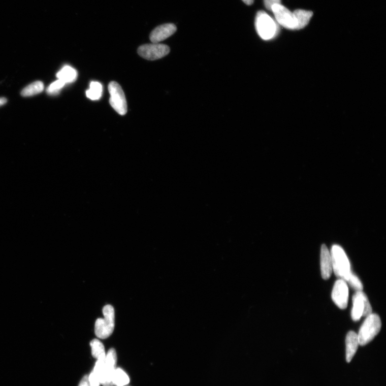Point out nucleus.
<instances>
[{"instance_id": "nucleus-1", "label": "nucleus", "mask_w": 386, "mask_h": 386, "mask_svg": "<svg viewBox=\"0 0 386 386\" xmlns=\"http://www.w3.org/2000/svg\"><path fill=\"white\" fill-rule=\"evenodd\" d=\"M332 268L335 275L346 282L351 273L350 264L343 249L339 245H334L331 254Z\"/></svg>"}, {"instance_id": "nucleus-2", "label": "nucleus", "mask_w": 386, "mask_h": 386, "mask_svg": "<svg viewBox=\"0 0 386 386\" xmlns=\"http://www.w3.org/2000/svg\"><path fill=\"white\" fill-rule=\"evenodd\" d=\"M104 317L99 318L95 323V334L100 339H105L112 335L115 327V312L113 307L107 305L104 307Z\"/></svg>"}, {"instance_id": "nucleus-3", "label": "nucleus", "mask_w": 386, "mask_h": 386, "mask_svg": "<svg viewBox=\"0 0 386 386\" xmlns=\"http://www.w3.org/2000/svg\"><path fill=\"white\" fill-rule=\"evenodd\" d=\"M381 321L379 316L372 313L366 317L358 334L360 345L364 346L372 341L380 332Z\"/></svg>"}, {"instance_id": "nucleus-4", "label": "nucleus", "mask_w": 386, "mask_h": 386, "mask_svg": "<svg viewBox=\"0 0 386 386\" xmlns=\"http://www.w3.org/2000/svg\"><path fill=\"white\" fill-rule=\"evenodd\" d=\"M255 27L260 37L266 41L272 40L278 33V28L274 19L264 11L257 13Z\"/></svg>"}, {"instance_id": "nucleus-5", "label": "nucleus", "mask_w": 386, "mask_h": 386, "mask_svg": "<svg viewBox=\"0 0 386 386\" xmlns=\"http://www.w3.org/2000/svg\"><path fill=\"white\" fill-rule=\"evenodd\" d=\"M109 91L110 104L113 109L121 115L126 114L127 104L121 86L117 82H111L109 84Z\"/></svg>"}, {"instance_id": "nucleus-6", "label": "nucleus", "mask_w": 386, "mask_h": 386, "mask_svg": "<svg viewBox=\"0 0 386 386\" xmlns=\"http://www.w3.org/2000/svg\"><path fill=\"white\" fill-rule=\"evenodd\" d=\"M170 51V47L164 44L152 43L140 46L138 53L140 56L148 60H156L167 55Z\"/></svg>"}, {"instance_id": "nucleus-7", "label": "nucleus", "mask_w": 386, "mask_h": 386, "mask_svg": "<svg viewBox=\"0 0 386 386\" xmlns=\"http://www.w3.org/2000/svg\"><path fill=\"white\" fill-rule=\"evenodd\" d=\"M272 12L274 13L277 23L289 30H297V23L293 12L281 4L272 7Z\"/></svg>"}, {"instance_id": "nucleus-8", "label": "nucleus", "mask_w": 386, "mask_h": 386, "mask_svg": "<svg viewBox=\"0 0 386 386\" xmlns=\"http://www.w3.org/2000/svg\"><path fill=\"white\" fill-rule=\"evenodd\" d=\"M334 303L342 310L347 307L349 299V288L343 279H338L335 282L332 294Z\"/></svg>"}, {"instance_id": "nucleus-9", "label": "nucleus", "mask_w": 386, "mask_h": 386, "mask_svg": "<svg viewBox=\"0 0 386 386\" xmlns=\"http://www.w3.org/2000/svg\"><path fill=\"white\" fill-rule=\"evenodd\" d=\"M117 356L114 349H111L106 355L104 360L105 376L102 383L103 386H114L113 375L117 366Z\"/></svg>"}, {"instance_id": "nucleus-10", "label": "nucleus", "mask_w": 386, "mask_h": 386, "mask_svg": "<svg viewBox=\"0 0 386 386\" xmlns=\"http://www.w3.org/2000/svg\"><path fill=\"white\" fill-rule=\"evenodd\" d=\"M177 31L176 26L172 23L164 24L154 29L150 35L152 43H159L169 38Z\"/></svg>"}, {"instance_id": "nucleus-11", "label": "nucleus", "mask_w": 386, "mask_h": 386, "mask_svg": "<svg viewBox=\"0 0 386 386\" xmlns=\"http://www.w3.org/2000/svg\"><path fill=\"white\" fill-rule=\"evenodd\" d=\"M321 271L323 279H329L332 274L333 268L331 255L329 250L325 245L321 249Z\"/></svg>"}, {"instance_id": "nucleus-12", "label": "nucleus", "mask_w": 386, "mask_h": 386, "mask_svg": "<svg viewBox=\"0 0 386 386\" xmlns=\"http://www.w3.org/2000/svg\"><path fill=\"white\" fill-rule=\"evenodd\" d=\"M346 360L350 363L355 356L360 344L358 334L353 331L347 333L346 340Z\"/></svg>"}, {"instance_id": "nucleus-13", "label": "nucleus", "mask_w": 386, "mask_h": 386, "mask_svg": "<svg viewBox=\"0 0 386 386\" xmlns=\"http://www.w3.org/2000/svg\"><path fill=\"white\" fill-rule=\"evenodd\" d=\"M365 294L361 292H356L352 298L353 307L351 312V317L355 321L360 320L364 312Z\"/></svg>"}, {"instance_id": "nucleus-14", "label": "nucleus", "mask_w": 386, "mask_h": 386, "mask_svg": "<svg viewBox=\"0 0 386 386\" xmlns=\"http://www.w3.org/2000/svg\"><path fill=\"white\" fill-rule=\"evenodd\" d=\"M293 13L297 23V30H300L306 26L313 15L312 12L302 9H297Z\"/></svg>"}, {"instance_id": "nucleus-15", "label": "nucleus", "mask_w": 386, "mask_h": 386, "mask_svg": "<svg viewBox=\"0 0 386 386\" xmlns=\"http://www.w3.org/2000/svg\"><path fill=\"white\" fill-rule=\"evenodd\" d=\"M56 76L58 79L61 80L66 84L70 83L76 80L77 73L73 68L66 66L57 73Z\"/></svg>"}, {"instance_id": "nucleus-16", "label": "nucleus", "mask_w": 386, "mask_h": 386, "mask_svg": "<svg viewBox=\"0 0 386 386\" xmlns=\"http://www.w3.org/2000/svg\"><path fill=\"white\" fill-rule=\"evenodd\" d=\"M44 85L41 81H36L27 85L21 92V95L24 98L31 96L40 93L44 90Z\"/></svg>"}, {"instance_id": "nucleus-17", "label": "nucleus", "mask_w": 386, "mask_h": 386, "mask_svg": "<svg viewBox=\"0 0 386 386\" xmlns=\"http://www.w3.org/2000/svg\"><path fill=\"white\" fill-rule=\"evenodd\" d=\"M112 380L114 385L116 386H124L128 384L130 381L128 375L120 368H116Z\"/></svg>"}, {"instance_id": "nucleus-18", "label": "nucleus", "mask_w": 386, "mask_h": 386, "mask_svg": "<svg viewBox=\"0 0 386 386\" xmlns=\"http://www.w3.org/2000/svg\"><path fill=\"white\" fill-rule=\"evenodd\" d=\"M102 92V85L98 82H92L90 85V89L86 92V95L87 98L91 100L95 101L101 99Z\"/></svg>"}, {"instance_id": "nucleus-19", "label": "nucleus", "mask_w": 386, "mask_h": 386, "mask_svg": "<svg viewBox=\"0 0 386 386\" xmlns=\"http://www.w3.org/2000/svg\"><path fill=\"white\" fill-rule=\"evenodd\" d=\"M90 345L94 358L98 360H104L106 354L103 343L98 339H94L91 342Z\"/></svg>"}, {"instance_id": "nucleus-20", "label": "nucleus", "mask_w": 386, "mask_h": 386, "mask_svg": "<svg viewBox=\"0 0 386 386\" xmlns=\"http://www.w3.org/2000/svg\"><path fill=\"white\" fill-rule=\"evenodd\" d=\"M346 282L348 283L350 286L356 292H361L363 291V286L362 282L358 277L356 276L352 272Z\"/></svg>"}, {"instance_id": "nucleus-21", "label": "nucleus", "mask_w": 386, "mask_h": 386, "mask_svg": "<svg viewBox=\"0 0 386 386\" xmlns=\"http://www.w3.org/2000/svg\"><path fill=\"white\" fill-rule=\"evenodd\" d=\"M65 84L64 82L58 79L48 87L46 92L49 94H56L60 92Z\"/></svg>"}, {"instance_id": "nucleus-22", "label": "nucleus", "mask_w": 386, "mask_h": 386, "mask_svg": "<svg viewBox=\"0 0 386 386\" xmlns=\"http://www.w3.org/2000/svg\"><path fill=\"white\" fill-rule=\"evenodd\" d=\"M364 308L363 316L367 317L372 313V308L368 297L365 294L364 296Z\"/></svg>"}, {"instance_id": "nucleus-23", "label": "nucleus", "mask_w": 386, "mask_h": 386, "mask_svg": "<svg viewBox=\"0 0 386 386\" xmlns=\"http://www.w3.org/2000/svg\"><path fill=\"white\" fill-rule=\"evenodd\" d=\"M89 381L91 386H100L101 384L100 380L95 373L92 371L88 376Z\"/></svg>"}, {"instance_id": "nucleus-24", "label": "nucleus", "mask_w": 386, "mask_h": 386, "mask_svg": "<svg viewBox=\"0 0 386 386\" xmlns=\"http://www.w3.org/2000/svg\"><path fill=\"white\" fill-rule=\"evenodd\" d=\"M279 4H281V0H264L265 6L269 11H272L273 6Z\"/></svg>"}, {"instance_id": "nucleus-25", "label": "nucleus", "mask_w": 386, "mask_h": 386, "mask_svg": "<svg viewBox=\"0 0 386 386\" xmlns=\"http://www.w3.org/2000/svg\"><path fill=\"white\" fill-rule=\"evenodd\" d=\"M79 386H91L89 382L88 375H85L84 376L81 381Z\"/></svg>"}, {"instance_id": "nucleus-26", "label": "nucleus", "mask_w": 386, "mask_h": 386, "mask_svg": "<svg viewBox=\"0 0 386 386\" xmlns=\"http://www.w3.org/2000/svg\"><path fill=\"white\" fill-rule=\"evenodd\" d=\"M244 3H245L247 6H250L253 5L254 3V0H242Z\"/></svg>"}, {"instance_id": "nucleus-27", "label": "nucleus", "mask_w": 386, "mask_h": 386, "mask_svg": "<svg viewBox=\"0 0 386 386\" xmlns=\"http://www.w3.org/2000/svg\"><path fill=\"white\" fill-rule=\"evenodd\" d=\"M7 102V100L5 98H0V106L4 105Z\"/></svg>"}]
</instances>
